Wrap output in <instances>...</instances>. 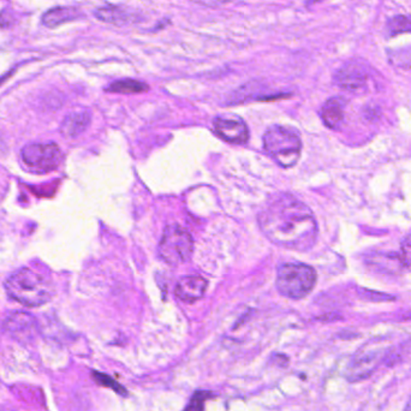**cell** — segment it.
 I'll return each instance as SVG.
<instances>
[{
	"mask_svg": "<svg viewBox=\"0 0 411 411\" xmlns=\"http://www.w3.org/2000/svg\"><path fill=\"white\" fill-rule=\"evenodd\" d=\"M259 224L272 243L294 250H308L318 237L313 212L291 195L273 197L259 215Z\"/></svg>",
	"mask_w": 411,
	"mask_h": 411,
	"instance_id": "obj_1",
	"label": "cell"
},
{
	"mask_svg": "<svg viewBox=\"0 0 411 411\" xmlns=\"http://www.w3.org/2000/svg\"><path fill=\"white\" fill-rule=\"evenodd\" d=\"M5 290L10 299L29 308L48 303L53 296L50 281L30 268H21L12 273L5 281Z\"/></svg>",
	"mask_w": 411,
	"mask_h": 411,
	"instance_id": "obj_2",
	"label": "cell"
},
{
	"mask_svg": "<svg viewBox=\"0 0 411 411\" xmlns=\"http://www.w3.org/2000/svg\"><path fill=\"white\" fill-rule=\"evenodd\" d=\"M263 148L281 168H294L302 153V141L294 129L273 126L263 135Z\"/></svg>",
	"mask_w": 411,
	"mask_h": 411,
	"instance_id": "obj_3",
	"label": "cell"
},
{
	"mask_svg": "<svg viewBox=\"0 0 411 411\" xmlns=\"http://www.w3.org/2000/svg\"><path fill=\"white\" fill-rule=\"evenodd\" d=\"M317 284V272L304 263H285L277 274V289L283 296L301 299L313 291Z\"/></svg>",
	"mask_w": 411,
	"mask_h": 411,
	"instance_id": "obj_4",
	"label": "cell"
},
{
	"mask_svg": "<svg viewBox=\"0 0 411 411\" xmlns=\"http://www.w3.org/2000/svg\"><path fill=\"white\" fill-rule=\"evenodd\" d=\"M194 252V242L187 230L179 225L165 229L159 244V255L168 265L177 266L187 262Z\"/></svg>",
	"mask_w": 411,
	"mask_h": 411,
	"instance_id": "obj_5",
	"label": "cell"
},
{
	"mask_svg": "<svg viewBox=\"0 0 411 411\" xmlns=\"http://www.w3.org/2000/svg\"><path fill=\"white\" fill-rule=\"evenodd\" d=\"M63 152L56 143H29L22 150V160L35 173L54 171L63 163Z\"/></svg>",
	"mask_w": 411,
	"mask_h": 411,
	"instance_id": "obj_6",
	"label": "cell"
},
{
	"mask_svg": "<svg viewBox=\"0 0 411 411\" xmlns=\"http://www.w3.org/2000/svg\"><path fill=\"white\" fill-rule=\"evenodd\" d=\"M214 132L221 140L234 145H244L249 140V129L237 116H219L214 119Z\"/></svg>",
	"mask_w": 411,
	"mask_h": 411,
	"instance_id": "obj_7",
	"label": "cell"
},
{
	"mask_svg": "<svg viewBox=\"0 0 411 411\" xmlns=\"http://www.w3.org/2000/svg\"><path fill=\"white\" fill-rule=\"evenodd\" d=\"M334 81L341 89H345L348 92L363 93L368 84V74L365 66L351 61L337 71Z\"/></svg>",
	"mask_w": 411,
	"mask_h": 411,
	"instance_id": "obj_8",
	"label": "cell"
},
{
	"mask_svg": "<svg viewBox=\"0 0 411 411\" xmlns=\"http://www.w3.org/2000/svg\"><path fill=\"white\" fill-rule=\"evenodd\" d=\"M380 351L379 350H362L359 354H356L354 360L351 361L348 370V377L350 380H361V379L367 378L370 373H373L375 367L378 365L379 357H380Z\"/></svg>",
	"mask_w": 411,
	"mask_h": 411,
	"instance_id": "obj_9",
	"label": "cell"
},
{
	"mask_svg": "<svg viewBox=\"0 0 411 411\" xmlns=\"http://www.w3.org/2000/svg\"><path fill=\"white\" fill-rule=\"evenodd\" d=\"M208 283L202 277H184L176 286V296L183 302H195L206 294Z\"/></svg>",
	"mask_w": 411,
	"mask_h": 411,
	"instance_id": "obj_10",
	"label": "cell"
},
{
	"mask_svg": "<svg viewBox=\"0 0 411 411\" xmlns=\"http://www.w3.org/2000/svg\"><path fill=\"white\" fill-rule=\"evenodd\" d=\"M344 108H345L344 99L338 98V97L328 99V101L323 103L320 112L325 126H328L330 129H338L344 121Z\"/></svg>",
	"mask_w": 411,
	"mask_h": 411,
	"instance_id": "obj_11",
	"label": "cell"
},
{
	"mask_svg": "<svg viewBox=\"0 0 411 411\" xmlns=\"http://www.w3.org/2000/svg\"><path fill=\"white\" fill-rule=\"evenodd\" d=\"M4 328L14 336L32 334L35 328V319L30 314L14 312L5 320Z\"/></svg>",
	"mask_w": 411,
	"mask_h": 411,
	"instance_id": "obj_12",
	"label": "cell"
},
{
	"mask_svg": "<svg viewBox=\"0 0 411 411\" xmlns=\"http://www.w3.org/2000/svg\"><path fill=\"white\" fill-rule=\"evenodd\" d=\"M90 123V113L87 111L72 112L66 116L61 126V132L66 137L74 139L81 135Z\"/></svg>",
	"mask_w": 411,
	"mask_h": 411,
	"instance_id": "obj_13",
	"label": "cell"
},
{
	"mask_svg": "<svg viewBox=\"0 0 411 411\" xmlns=\"http://www.w3.org/2000/svg\"><path fill=\"white\" fill-rule=\"evenodd\" d=\"M79 11L72 8H54L42 16V23L48 28H56L79 17Z\"/></svg>",
	"mask_w": 411,
	"mask_h": 411,
	"instance_id": "obj_14",
	"label": "cell"
},
{
	"mask_svg": "<svg viewBox=\"0 0 411 411\" xmlns=\"http://www.w3.org/2000/svg\"><path fill=\"white\" fill-rule=\"evenodd\" d=\"M95 16L105 23L117 24V26H122L129 21V14L118 6L100 8L97 10Z\"/></svg>",
	"mask_w": 411,
	"mask_h": 411,
	"instance_id": "obj_15",
	"label": "cell"
},
{
	"mask_svg": "<svg viewBox=\"0 0 411 411\" xmlns=\"http://www.w3.org/2000/svg\"><path fill=\"white\" fill-rule=\"evenodd\" d=\"M148 88L150 87L141 81L121 80L110 84L108 92L119 94H137L147 92Z\"/></svg>",
	"mask_w": 411,
	"mask_h": 411,
	"instance_id": "obj_16",
	"label": "cell"
},
{
	"mask_svg": "<svg viewBox=\"0 0 411 411\" xmlns=\"http://www.w3.org/2000/svg\"><path fill=\"white\" fill-rule=\"evenodd\" d=\"M93 378L99 385L105 386V388H111L112 391H114V392L119 394V396H123V397H126V396H128V392H126V388H123L121 383H118L116 380H113L111 377H108L106 374L93 372Z\"/></svg>",
	"mask_w": 411,
	"mask_h": 411,
	"instance_id": "obj_17",
	"label": "cell"
},
{
	"mask_svg": "<svg viewBox=\"0 0 411 411\" xmlns=\"http://www.w3.org/2000/svg\"><path fill=\"white\" fill-rule=\"evenodd\" d=\"M388 30L392 35L397 34L411 33V19L404 17V16H398L390 21L388 23Z\"/></svg>",
	"mask_w": 411,
	"mask_h": 411,
	"instance_id": "obj_18",
	"label": "cell"
},
{
	"mask_svg": "<svg viewBox=\"0 0 411 411\" xmlns=\"http://www.w3.org/2000/svg\"><path fill=\"white\" fill-rule=\"evenodd\" d=\"M212 397V392L207 391H197L194 393L190 402L183 411H203L205 410V403L207 399Z\"/></svg>",
	"mask_w": 411,
	"mask_h": 411,
	"instance_id": "obj_19",
	"label": "cell"
},
{
	"mask_svg": "<svg viewBox=\"0 0 411 411\" xmlns=\"http://www.w3.org/2000/svg\"><path fill=\"white\" fill-rule=\"evenodd\" d=\"M398 257L402 263L403 268L411 266V234H408L403 241L401 250L398 252Z\"/></svg>",
	"mask_w": 411,
	"mask_h": 411,
	"instance_id": "obj_20",
	"label": "cell"
},
{
	"mask_svg": "<svg viewBox=\"0 0 411 411\" xmlns=\"http://www.w3.org/2000/svg\"><path fill=\"white\" fill-rule=\"evenodd\" d=\"M197 3H201L203 5H208V6H217V5L224 4L229 0H197Z\"/></svg>",
	"mask_w": 411,
	"mask_h": 411,
	"instance_id": "obj_21",
	"label": "cell"
},
{
	"mask_svg": "<svg viewBox=\"0 0 411 411\" xmlns=\"http://www.w3.org/2000/svg\"><path fill=\"white\" fill-rule=\"evenodd\" d=\"M12 72H14V71H11V72H9V74H6V75L3 76V77H1V79H0V84L3 83V82H4V81L6 80V79H8V77H10V76H11V74H12Z\"/></svg>",
	"mask_w": 411,
	"mask_h": 411,
	"instance_id": "obj_22",
	"label": "cell"
},
{
	"mask_svg": "<svg viewBox=\"0 0 411 411\" xmlns=\"http://www.w3.org/2000/svg\"><path fill=\"white\" fill-rule=\"evenodd\" d=\"M404 411H411V398L409 399V402H408L407 407H405Z\"/></svg>",
	"mask_w": 411,
	"mask_h": 411,
	"instance_id": "obj_23",
	"label": "cell"
}]
</instances>
